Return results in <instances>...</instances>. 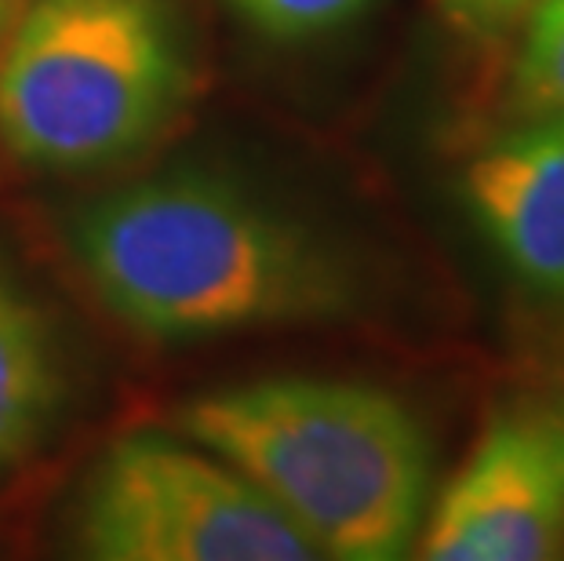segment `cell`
Segmentation results:
<instances>
[{
    "label": "cell",
    "mask_w": 564,
    "mask_h": 561,
    "mask_svg": "<svg viewBox=\"0 0 564 561\" xmlns=\"http://www.w3.org/2000/svg\"><path fill=\"white\" fill-rule=\"evenodd\" d=\"M77 256L117 317L164 339L328 317L350 284L324 248L212 175H164L91 205Z\"/></svg>",
    "instance_id": "cell-1"
},
{
    "label": "cell",
    "mask_w": 564,
    "mask_h": 561,
    "mask_svg": "<svg viewBox=\"0 0 564 561\" xmlns=\"http://www.w3.org/2000/svg\"><path fill=\"white\" fill-rule=\"evenodd\" d=\"M200 449L262 488L321 554H408L430 499V441L393 393L343 379H262L183 412Z\"/></svg>",
    "instance_id": "cell-2"
},
{
    "label": "cell",
    "mask_w": 564,
    "mask_h": 561,
    "mask_svg": "<svg viewBox=\"0 0 564 561\" xmlns=\"http://www.w3.org/2000/svg\"><path fill=\"white\" fill-rule=\"evenodd\" d=\"M186 80L167 0H30L0 63V131L22 161L91 169L139 150Z\"/></svg>",
    "instance_id": "cell-3"
},
{
    "label": "cell",
    "mask_w": 564,
    "mask_h": 561,
    "mask_svg": "<svg viewBox=\"0 0 564 561\" xmlns=\"http://www.w3.org/2000/svg\"><path fill=\"white\" fill-rule=\"evenodd\" d=\"M80 540L106 561H306L321 547L230 463L161 438L121 441L84 499Z\"/></svg>",
    "instance_id": "cell-4"
},
{
    "label": "cell",
    "mask_w": 564,
    "mask_h": 561,
    "mask_svg": "<svg viewBox=\"0 0 564 561\" xmlns=\"http://www.w3.org/2000/svg\"><path fill=\"white\" fill-rule=\"evenodd\" d=\"M564 547V398L528 393L491 416L419 543L434 561H543Z\"/></svg>",
    "instance_id": "cell-5"
},
{
    "label": "cell",
    "mask_w": 564,
    "mask_h": 561,
    "mask_svg": "<svg viewBox=\"0 0 564 561\" xmlns=\"http://www.w3.org/2000/svg\"><path fill=\"white\" fill-rule=\"evenodd\" d=\"M466 186L521 278L564 300V110L477 158Z\"/></svg>",
    "instance_id": "cell-6"
},
{
    "label": "cell",
    "mask_w": 564,
    "mask_h": 561,
    "mask_svg": "<svg viewBox=\"0 0 564 561\" xmlns=\"http://www.w3.org/2000/svg\"><path fill=\"white\" fill-rule=\"evenodd\" d=\"M58 404L63 376L41 317L0 281V467L41 445Z\"/></svg>",
    "instance_id": "cell-7"
},
{
    "label": "cell",
    "mask_w": 564,
    "mask_h": 561,
    "mask_svg": "<svg viewBox=\"0 0 564 561\" xmlns=\"http://www.w3.org/2000/svg\"><path fill=\"white\" fill-rule=\"evenodd\" d=\"M518 88L535 106L564 110V0H532L518 58Z\"/></svg>",
    "instance_id": "cell-8"
},
{
    "label": "cell",
    "mask_w": 564,
    "mask_h": 561,
    "mask_svg": "<svg viewBox=\"0 0 564 561\" xmlns=\"http://www.w3.org/2000/svg\"><path fill=\"white\" fill-rule=\"evenodd\" d=\"M230 4L270 37L299 41L357 19L371 0H230Z\"/></svg>",
    "instance_id": "cell-9"
},
{
    "label": "cell",
    "mask_w": 564,
    "mask_h": 561,
    "mask_svg": "<svg viewBox=\"0 0 564 561\" xmlns=\"http://www.w3.org/2000/svg\"><path fill=\"white\" fill-rule=\"evenodd\" d=\"M455 19H463L474 30H499L510 19H518L532 0H441Z\"/></svg>",
    "instance_id": "cell-10"
},
{
    "label": "cell",
    "mask_w": 564,
    "mask_h": 561,
    "mask_svg": "<svg viewBox=\"0 0 564 561\" xmlns=\"http://www.w3.org/2000/svg\"><path fill=\"white\" fill-rule=\"evenodd\" d=\"M11 4H15V0H0V22L8 19V11H11Z\"/></svg>",
    "instance_id": "cell-11"
}]
</instances>
